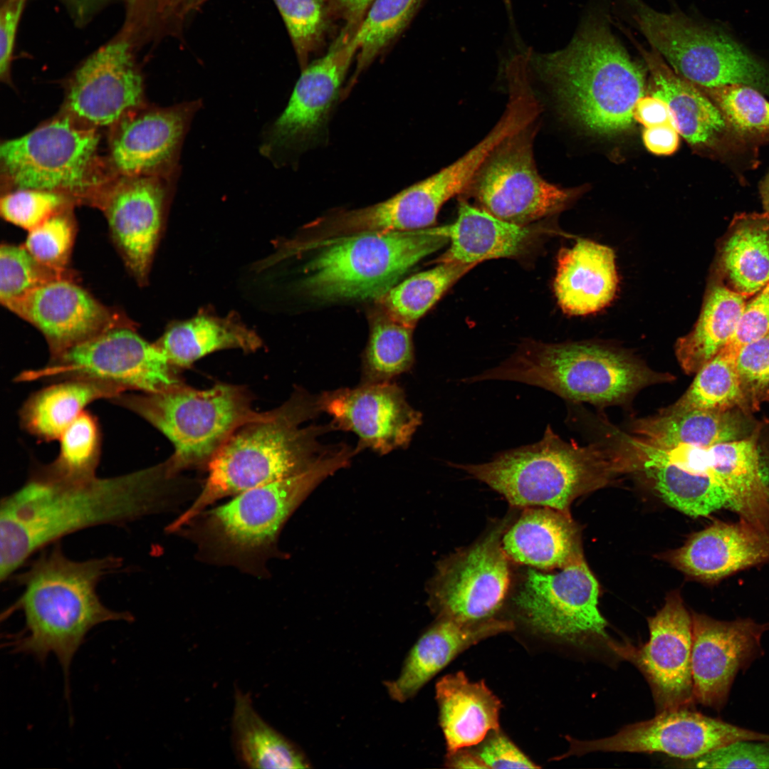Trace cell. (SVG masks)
Wrapping results in <instances>:
<instances>
[{
	"label": "cell",
	"instance_id": "obj_60",
	"mask_svg": "<svg viewBox=\"0 0 769 769\" xmlns=\"http://www.w3.org/2000/svg\"><path fill=\"white\" fill-rule=\"evenodd\" d=\"M204 0H169L167 11L180 17Z\"/></svg>",
	"mask_w": 769,
	"mask_h": 769
},
{
	"label": "cell",
	"instance_id": "obj_42",
	"mask_svg": "<svg viewBox=\"0 0 769 769\" xmlns=\"http://www.w3.org/2000/svg\"><path fill=\"white\" fill-rule=\"evenodd\" d=\"M635 470L644 471L661 498L689 516H708L722 508H728L726 492L708 476L686 473L661 464L641 465Z\"/></svg>",
	"mask_w": 769,
	"mask_h": 769
},
{
	"label": "cell",
	"instance_id": "obj_39",
	"mask_svg": "<svg viewBox=\"0 0 769 769\" xmlns=\"http://www.w3.org/2000/svg\"><path fill=\"white\" fill-rule=\"evenodd\" d=\"M475 265L442 262L395 284L377 302L392 319L414 328L444 292Z\"/></svg>",
	"mask_w": 769,
	"mask_h": 769
},
{
	"label": "cell",
	"instance_id": "obj_23",
	"mask_svg": "<svg viewBox=\"0 0 769 769\" xmlns=\"http://www.w3.org/2000/svg\"><path fill=\"white\" fill-rule=\"evenodd\" d=\"M98 197L126 265L143 282L162 228L164 187L157 175L122 177Z\"/></svg>",
	"mask_w": 769,
	"mask_h": 769
},
{
	"label": "cell",
	"instance_id": "obj_34",
	"mask_svg": "<svg viewBox=\"0 0 769 769\" xmlns=\"http://www.w3.org/2000/svg\"><path fill=\"white\" fill-rule=\"evenodd\" d=\"M718 277L746 298L769 282V214L735 216L719 250Z\"/></svg>",
	"mask_w": 769,
	"mask_h": 769
},
{
	"label": "cell",
	"instance_id": "obj_1",
	"mask_svg": "<svg viewBox=\"0 0 769 769\" xmlns=\"http://www.w3.org/2000/svg\"><path fill=\"white\" fill-rule=\"evenodd\" d=\"M174 478L164 463L106 478H63L41 468L1 501V581L9 579L33 553L63 536L165 510Z\"/></svg>",
	"mask_w": 769,
	"mask_h": 769
},
{
	"label": "cell",
	"instance_id": "obj_40",
	"mask_svg": "<svg viewBox=\"0 0 769 769\" xmlns=\"http://www.w3.org/2000/svg\"><path fill=\"white\" fill-rule=\"evenodd\" d=\"M737 357L736 353L724 346L699 370L685 393L666 409L749 411L741 387Z\"/></svg>",
	"mask_w": 769,
	"mask_h": 769
},
{
	"label": "cell",
	"instance_id": "obj_15",
	"mask_svg": "<svg viewBox=\"0 0 769 769\" xmlns=\"http://www.w3.org/2000/svg\"><path fill=\"white\" fill-rule=\"evenodd\" d=\"M508 520L440 563L429 591L438 618L462 623L494 618L511 583V560L501 542Z\"/></svg>",
	"mask_w": 769,
	"mask_h": 769
},
{
	"label": "cell",
	"instance_id": "obj_53",
	"mask_svg": "<svg viewBox=\"0 0 769 769\" xmlns=\"http://www.w3.org/2000/svg\"><path fill=\"white\" fill-rule=\"evenodd\" d=\"M487 768H538L510 739L493 731L475 752Z\"/></svg>",
	"mask_w": 769,
	"mask_h": 769
},
{
	"label": "cell",
	"instance_id": "obj_13",
	"mask_svg": "<svg viewBox=\"0 0 769 769\" xmlns=\"http://www.w3.org/2000/svg\"><path fill=\"white\" fill-rule=\"evenodd\" d=\"M176 368L156 345L127 325L109 328L53 357L38 370L24 371L19 381L43 378H86L143 393L182 384Z\"/></svg>",
	"mask_w": 769,
	"mask_h": 769
},
{
	"label": "cell",
	"instance_id": "obj_21",
	"mask_svg": "<svg viewBox=\"0 0 769 769\" xmlns=\"http://www.w3.org/2000/svg\"><path fill=\"white\" fill-rule=\"evenodd\" d=\"M691 617L694 699L719 711L737 674L763 655L761 638L769 622L748 618L722 621L695 612Z\"/></svg>",
	"mask_w": 769,
	"mask_h": 769
},
{
	"label": "cell",
	"instance_id": "obj_58",
	"mask_svg": "<svg viewBox=\"0 0 769 769\" xmlns=\"http://www.w3.org/2000/svg\"><path fill=\"white\" fill-rule=\"evenodd\" d=\"M446 763L454 768H487L475 753L464 748L448 755Z\"/></svg>",
	"mask_w": 769,
	"mask_h": 769
},
{
	"label": "cell",
	"instance_id": "obj_31",
	"mask_svg": "<svg viewBox=\"0 0 769 769\" xmlns=\"http://www.w3.org/2000/svg\"><path fill=\"white\" fill-rule=\"evenodd\" d=\"M436 699L448 755L499 731L501 703L484 681L472 682L463 671L446 675L436 682Z\"/></svg>",
	"mask_w": 769,
	"mask_h": 769
},
{
	"label": "cell",
	"instance_id": "obj_51",
	"mask_svg": "<svg viewBox=\"0 0 769 769\" xmlns=\"http://www.w3.org/2000/svg\"><path fill=\"white\" fill-rule=\"evenodd\" d=\"M681 763L697 768H769V741L736 742Z\"/></svg>",
	"mask_w": 769,
	"mask_h": 769
},
{
	"label": "cell",
	"instance_id": "obj_55",
	"mask_svg": "<svg viewBox=\"0 0 769 769\" xmlns=\"http://www.w3.org/2000/svg\"><path fill=\"white\" fill-rule=\"evenodd\" d=\"M679 135L674 125L662 124L644 127L642 132V140L644 147L652 154L666 156L674 154L677 150L679 145Z\"/></svg>",
	"mask_w": 769,
	"mask_h": 769
},
{
	"label": "cell",
	"instance_id": "obj_2",
	"mask_svg": "<svg viewBox=\"0 0 769 769\" xmlns=\"http://www.w3.org/2000/svg\"><path fill=\"white\" fill-rule=\"evenodd\" d=\"M41 550L26 570L11 576L23 590L2 613L1 620L21 611L25 624L21 631L8 634L4 644L11 653L32 656L40 663L54 655L62 668L65 695L69 699L70 665L88 632L104 622H131L134 618L128 612L107 607L97 593L102 578L122 566L121 558L109 555L73 560L58 542Z\"/></svg>",
	"mask_w": 769,
	"mask_h": 769
},
{
	"label": "cell",
	"instance_id": "obj_46",
	"mask_svg": "<svg viewBox=\"0 0 769 769\" xmlns=\"http://www.w3.org/2000/svg\"><path fill=\"white\" fill-rule=\"evenodd\" d=\"M286 24L302 69L324 43L331 17L328 0H273Z\"/></svg>",
	"mask_w": 769,
	"mask_h": 769
},
{
	"label": "cell",
	"instance_id": "obj_7",
	"mask_svg": "<svg viewBox=\"0 0 769 769\" xmlns=\"http://www.w3.org/2000/svg\"><path fill=\"white\" fill-rule=\"evenodd\" d=\"M355 455L347 444H335L303 471L241 492L201 513L191 535L209 560L256 571L273 553L280 530L296 507L323 480L347 467Z\"/></svg>",
	"mask_w": 769,
	"mask_h": 769
},
{
	"label": "cell",
	"instance_id": "obj_49",
	"mask_svg": "<svg viewBox=\"0 0 769 769\" xmlns=\"http://www.w3.org/2000/svg\"><path fill=\"white\" fill-rule=\"evenodd\" d=\"M65 209L28 231L24 247L42 264L64 271L74 239V224Z\"/></svg>",
	"mask_w": 769,
	"mask_h": 769
},
{
	"label": "cell",
	"instance_id": "obj_19",
	"mask_svg": "<svg viewBox=\"0 0 769 769\" xmlns=\"http://www.w3.org/2000/svg\"><path fill=\"white\" fill-rule=\"evenodd\" d=\"M649 639L638 648L614 651L642 672L659 712L688 708L694 701L691 673L692 617L676 592L648 619Z\"/></svg>",
	"mask_w": 769,
	"mask_h": 769
},
{
	"label": "cell",
	"instance_id": "obj_5",
	"mask_svg": "<svg viewBox=\"0 0 769 769\" xmlns=\"http://www.w3.org/2000/svg\"><path fill=\"white\" fill-rule=\"evenodd\" d=\"M502 495L513 507H548L569 513L579 496L627 471L617 445L580 446L548 425L538 442L501 453L479 464H449Z\"/></svg>",
	"mask_w": 769,
	"mask_h": 769
},
{
	"label": "cell",
	"instance_id": "obj_52",
	"mask_svg": "<svg viewBox=\"0 0 769 769\" xmlns=\"http://www.w3.org/2000/svg\"><path fill=\"white\" fill-rule=\"evenodd\" d=\"M769 332V282L746 303L735 333L725 345L738 355L747 344Z\"/></svg>",
	"mask_w": 769,
	"mask_h": 769
},
{
	"label": "cell",
	"instance_id": "obj_47",
	"mask_svg": "<svg viewBox=\"0 0 769 769\" xmlns=\"http://www.w3.org/2000/svg\"><path fill=\"white\" fill-rule=\"evenodd\" d=\"M62 278L64 271L42 264L24 246L1 245L0 300L4 306L42 285Z\"/></svg>",
	"mask_w": 769,
	"mask_h": 769
},
{
	"label": "cell",
	"instance_id": "obj_38",
	"mask_svg": "<svg viewBox=\"0 0 769 769\" xmlns=\"http://www.w3.org/2000/svg\"><path fill=\"white\" fill-rule=\"evenodd\" d=\"M234 754L249 768H309L305 755L268 723L255 709L251 696L236 688L231 721Z\"/></svg>",
	"mask_w": 769,
	"mask_h": 769
},
{
	"label": "cell",
	"instance_id": "obj_24",
	"mask_svg": "<svg viewBox=\"0 0 769 769\" xmlns=\"http://www.w3.org/2000/svg\"><path fill=\"white\" fill-rule=\"evenodd\" d=\"M46 338L52 357L118 325L88 292L62 278L39 286L6 306Z\"/></svg>",
	"mask_w": 769,
	"mask_h": 769
},
{
	"label": "cell",
	"instance_id": "obj_11",
	"mask_svg": "<svg viewBox=\"0 0 769 769\" xmlns=\"http://www.w3.org/2000/svg\"><path fill=\"white\" fill-rule=\"evenodd\" d=\"M96 129L67 115L1 143V170L14 189H36L68 197L98 196L105 187Z\"/></svg>",
	"mask_w": 769,
	"mask_h": 769
},
{
	"label": "cell",
	"instance_id": "obj_27",
	"mask_svg": "<svg viewBox=\"0 0 769 769\" xmlns=\"http://www.w3.org/2000/svg\"><path fill=\"white\" fill-rule=\"evenodd\" d=\"M189 115L188 108L135 110L113 127L111 165L122 177L152 176L173 158Z\"/></svg>",
	"mask_w": 769,
	"mask_h": 769
},
{
	"label": "cell",
	"instance_id": "obj_6",
	"mask_svg": "<svg viewBox=\"0 0 769 769\" xmlns=\"http://www.w3.org/2000/svg\"><path fill=\"white\" fill-rule=\"evenodd\" d=\"M632 354L592 342H523L501 365L466 382L488 380L519 382L572 402L599 406L622 404L644 387L673 381Z\"/></svg>",
	"mask_w": 769,
	"mask_h": 769
},
{
	"label": "cell",
	"instance_id": "obj_56",
	"mask_svg": "<svg viewBox=\"0 0 769 769\" xmlns=\"http://www.w3.org/2000/svg\"><path fill=\"white\" fill-rule=\"evenodd\" d=\"M634 121L649 127L662 124L676 126L671 111L662 99L651 95H644L638 100L633 110Z\"/></svg>",
	"mask_w": 769,
	"mask_h": 769
},
{
	"label": "cell",
	"instance_id": "obj_33",
	"mask_svg": "<svg viewBox=\"0 0 769 769\" xmlns=\"http://www.w3.org/2000/svg\"><path fill=\"white\" fill-rule=\"evenodd\" d=\"M446 226L450 245L439 263L476 265L486 260L517 256L533 238L528 226L503 221L464 200L459 203L456 219Z\"/></svg>",
	"mask_w": 769,
	"mask_h": 769
},
{
	"label": "cell",
	"instance_id": "obj_4",
	"mask_svg": "<svg viewBox=\"0 0 769 769\" xmlns=\"http://www.w3.org/2000/svg\"><path fill=\"white\" fill-rule=\"evenodd\" d=\"M322 411L318 394L297 388L278 408L240 427L209 462L208 476L192 504L171 524L180 530L216 501L303 471L333 446L319 441L330 423L306 425Z\"/></svg>",
	"mask_w": 769,
	"mask_h": 769
},
{
	"label": "cell",
	"instance_id": "obj_16",
	"mask_svg": "<svg viewBox=\"0 0 769 769\" xmlns=\"http://www.w3.org/2000/svg\"><path fill=\"white\" fill-rule=\"evenodd\" d=\"M568 741L570 750L563 758L593 752L661 753L688 760L738 741H769V734L681 708L625 726L609 737L587 741L568 738Z\"/></svg>",
	"mask_w": 769,
	"mask_h": 769
},
{
	"label": "cell",
	"instance_id": "obj_48",
	"mask_svg": "<svg viewBox=\"0 0 769 769\" xmlns=\"http://www.w3.org/2000/svg\"><path fill=\"white\" fill-rule=\"evenodd\" d=\"M69 197L56 192L36 189H14L1 199L2 217L30 231L56 213L65 209Z\"/></svg>",
	"mask_w": 769,
	"mask_h": 769
},
{
	"label": "cell",
	"instance_id": "obj_8",
	"mask_svg": "<svg viewBox=\"0 0 769 769\" xmlns=\"http://www.w3.org/2000/svg\"><path fill=\"white\" fill-rule=\"evenodd\" d=\"M449 242L446 225L326 240L305 266L303 287L326 301L378 299L413 266Z\"/></svg>",
	"mask_w": 769,
	"mask_h": 769
},
{
	"label": "cell",
	"instance_id": "obj_45",
	"mask_svg": "<svg viewBox=\"0 0 769 769\" xmlns=\"http://www.w3.org/2000/svg\"><path fill=\"white\" fill-rule=\"evenodd\" d=\"M60 453L50 465L41 469L50 475L68 479H83L95 476L100 434L96 419L83 412L58 439Z\"/></svg>",
	"mask_w": 769,
	"mask_h": 769
},
{
	"label": "cell",
	"instance_id": "obj_44",
	"mask_svg": "<svg viewBox=\"0 0 769 769\" xmlns=\"http://www.w3.org/2000/svg\"><path fill=\"white\" fill-rule=\"evenodd\" d=\"M700 88L746 145L769 142V101L762 93L744 85Z\"/></svg>",
	"mask_w": 769,
	"mask_h": 769
},
{
	"label": "cell",
	"instance_id": "obj_14",
	"mask_svg": "<svg viewBox=\"0 0 769 769\" xmlns=\"http://www.w3.org/2000/svg\"><path fill=\"white\" fill-rule=\"evenodd\" d=\"M559 570H525L513 596L520 617L533 630L568 642L608 640L599 585L584 559Z\"/></svg>",
	"mask_w": 769,
	"mask_h": 769
},
{
	"label": "cell",
	"instance_id": "obj_22",
	"mask_svg": "<svg viewBox=\"0 0 769 769\" xmlns=\"http://www.w3.org/2000/svg\"><path fill=\"white\" fill-rule=\"evenodd\" d=\"M661 461L714 480L726 492L729 509L740 519L769 531V487L761 475L755 438L710 446L681 444L663 450Z\"/></svg>",
	"mask_w": 769,
	"mask_h": 769
},
{
	"label": "cell",
	"instance_id": "obj_25",
	"mask_svg": "<svg viewBox=\"0 0 769 769\" xmlns=\"http://www.w3.org/2000/svg\"><path fill=\"white\" fill-rule=\"evenodd\" d=\"M633 41L650 73L652 95L666 103L679 133L689 144L723 158L747 147L700 88L676 73L655 49L647 51Z\"/></svg>",
	"mask_w": 769,
	"mask_h": 769
},
{
	"label": "cell",
	"instance_id": "obj_26",
	"mask_svg": "<svg viewBox=\"0 0 769 769\" xmlns=\"http://www.w3.org/2000/svg\"><path fill=\"white\" fill-rule=\"evenodd\" d=\"M666 560L697 580L714 583L740 570L769 561V531L740 519L716 520L692 535Z\"/></svg>",
	"mask_w": 769,
	"mask_h": 769
},
{
	"label": "cell",
	"instance_id": "obj_29",
	"mask_svg": "<svg viewBox=\"0 0 769 769\" xmlns=\"http://www.w3.org/2000/svg\"><path fill=\"white\" fill-rule=\"evenodd\" d=\"M617 287L611 248L579 239L571 248L560 251L553 288L565 313L585 315L600 311L613 300Z\"/></svg>",
	"mask_w": 769,
	"mask_h": 769
},
{
	"label": "cell",
	"instance_id": "obj_41",
	"mask_svg": "<svg viewBox=\"0 0 769 769\" xmlns=\"http://www.w3.org/2000/svg\"><path fill=\"white\" fill-rule=\"evenodd\" d=\"M412 330L382 310L374 314L362 357L360 383L392 381L412 368L414 362Z\"/></svg>",
	"mask_w": 769,
	"mask_h": 769
},
{
	"label": "cell",
	"instance_id": "obj_12",
	"mask_svg": "<svg viewBox=\"0 0 769 769\" xmlns=\"http://www.w3.org/2000/svg\"><path fill=\"white\" fill-rule=\"evenodd\" d=\"M537 131L535 121L503 140L464 192L492 215L521 226L563 210L580 192L550 183L539 174L533 156Z\"/></svg>",
	"mask_w": 769,
	"mask_h": 769
},
{
	"label": "cell",
	"instance_id": "obj_50",
	"mask_svg": "<svg viewBox=\"0 0 769 769\" xmlns=\"http://www.w3.org/2000/svg\"><path fill=\"white\" fill-rule=\"evenodd\" d=\"M737 370L748 410L769 398V332L739 352Z\"/></svg>",
	"mask_w": 769,
	"mask_h": 769
},
{
	"label": "cell",
	"instance_id": "obj_57",
	"mask_svg": "<svg viewBox=\"0 0 769 769\" xmlns=\"http://www.w3.org/2000/svg\"><path fill=\"white\" fill-rule=\"evenodd\" d=\"M335 15L345 24L360 26L375 0H328Z\"/></svg>",
	"mask_w": 769,
	"mask_h": 769
},
{
	"label": "cell",
	"instance_id": "obj_30",
	"mask_svg": "<svg viewBox=\"0 0 769 769\" xmlns=\"http://www.w3.org/2000/svg\"><path fill=\"white\" fill-rule=\"evenodd\" d=\"M501 542L511 561L540 570L560 569L583 558L570 514L551 508H525Z\"/></svg>",
	"mask_w": 769,
	"mask_h": 769
},
{
	"label": "cell",
	"instance_id": "obj_9",
	"mask_svg": "<svg viewBox=\"0 0 769 769\" xmlns=\"http://www.w3.org/2000/svg\"><path fill=\"white\" fill-rule=\"evenodd\" d=\"M112 399L142 417L172 443L174 452L164 463L174 478L188 469L207 467L234 432L267 413L254 411L246 390L228 384L201 390L182 383L159 392L123 393Z\"/></svg>",
	"mask_w": 769,
	"mask_h": 769
},
{
	"label": "cell",
	"instance_id": "obj_20",
	"mask_svg": "<svg viewBox=\"0 0 769 769\" xmlns=\"http://www.w3.org/2000/svg\"><path fill=\"white\" fill-rule=\"evenodd\" d=\"M357 29L344 25L325 54L302 69L287 107L273 126L271 146L301 150L324 135L330 111L357 53Z\"/></svg>",
	"mask_w": 769,
	"mask_h": 769
},
{
	"label": "cell",
	"instance_id": "obj_17",
	"mask_svg": "<svg viewBox=\"0 0 769 769\" xmlns=\"http://www.w3.org/2000/svg\"><path fill=\"white\" fill-rule=\"evenodd\" d=\"M320 409L331 417L333 431L354 433L355 454L370 449L380 455L406 449L422 422L393 381L360 383L318 394Z\"/></svg>",
	"mask_w": 769,
	"mask_h": 769
},
{
	"label": "cell",
	"instance_id": "obj_32",
	"mask_svg": "<svg viewBox=\"0 0 769 769\" xmlns=\"http://www.w3.org/2000/svg\"><path fill=\"white\" fill-rule=\"evenodd\" d=\"M741 409L670 411L638 419L631 426L634 438L668 448L681 444L710 446L748 437L749 426Z\"/></svg>",
	"mask_w": 769,
	"mask_h": 769
},
{
	"label": "cell",
	"instance_id": "obj_3",
	"mask_svg": "<svg viewBox=\"0 0 769 769\" xmlns=\"http://www.w3.org/2000/svg\"><path fill=\"white\" fill-rule=\"evenodd\" d=\"M525 53L530 72L550 85L563 113L581 128L613 136L633 127L646 70L613 33L604 11L587 12L565 48Z\"/></svg>",
	"mask_w": 769,
	"mask_h": 769
},
{
	"label": "cell",
	"instance_id": "obj_36",
	"mask_svg": "<svg viewBox=\"0 0 769 769\" xmlns=\"http://www.w3.org/2000/svg\"><path fill=\"white\" fill-rule=\"evenodd\" d=\"M126 390L116 384L86 378H70L32 395L21 411L23 427L45 441L58 439L90 403L113 399Z\"/></svg>",
	"mask_w": 769,
	"mask_h": 769
},
{
	"label": "cell",
	"instance_id": "obj_35",
	"mask_svg": "<svg viewBox=\"0 0 769 769\" xmlns=\"http://www.w3.org/2000/svg\"><path fill=\"white\" fill-rule=\"evenodd\" d=\"M746 299L718 277L712 281L694 328L675 345L676 359L686 374H696L729 342Z\"/></svg>",
	"mask_w": 769,
	"mask_h": 769
},
{
	"label": "cell",
	"instance_id": "obj_37",
	"mask_svg": "<svg viewBox=\"0 0 769 769\" xmlns=\"http://www.w3.org/2000/svg\"><path fill=\"white\" fill-rule=\"evenodd\" d=\"M156 345L175 367H187L214 351L236 348L255 352L262 346L256 332L234 316L199 313L169 325Z\"/></svg>",
	"mask_w": 769,
	"mask_h": 769
},
{
	"label": "cell",
	"instance_id": "obj_10",
	"mask_svg": "<svg viewBox=\"0 0 769 769\" xmlns=\"http://www.w3.org/2000/svg\"><path fill=\"white\" fill-rule=\"evenodd\" d=\"M679 75L699 88L750 86L769 95V69L728 36L681 11L664 13L642 0H614Z\"/></svg>",
	"mask_w": 769,
	"mask_h": 769
},
{
	"label": "cell",
	"instance_id": "obj_28",
	"mask_svg": "<svg viewBox=\"0 0 769 769\" xmlns=\"http://www.w3.org/2000/svg\"><path fill=\"white\" fill-rule=\"evenodd\" d=\"M514 627L513 622L495 617L476 623L438 618L411 649L399 676L384 684L389 695L398 702L406 701L460 653Z\"/></svg>",
	"mask_w": 769,
	"mask_h": 769
},
{
	"label": "cell",
	"instance_id": "obj_54",
	"mask_svg": "<svg viewBox=\"0 0 769 769\" xmlns=\"http://www.w3.org/2000/svg\"><path fill=\"white\" fill-rule=\"evenodd\" d=\"M27 0H1L0 9V76L9 80L19 23Z\"/></svg>",
	"mask_w": 769,
	"mask_h": 769
},
{
	"label": "cell",
	"instance_id": "obj_61",
	"mask_svg": "<svg viewBox=\"0 0 769 769\" xmlns=\"http://www.w3.org/2000/svg\"><path fill=\"white\" fill-rule=\"evenodd\" d=\"M759 192L764 211L769 214V172L760 182Z\"/></svg>",
	"mask_w": 769,
	"mask_h": 769
},
{
	"label": "cell",
	"instance_id": "obj_43",
	"mask_svg": "<svg viewBox=\"0 0 769 769\" xmlns=\"http://www.w3.org/2000/svg\"><path fill=\"white\" fill-rule=\"evenodd\" d=\"M424 0H375L355 38L358 46L356 66L349 86L360 74L406 30Z\"/></svg>",
	"mask_w": 769,
	"mask_h": 769
},
{
	"label": "cell",
	"instance_id": "obj_59",
	"mask_svg": "<svg viewBox=\"0 0 769 769\" xmlns=\"http://www.w3.org/2000/svg\"><path fill=\"white\" fill-rule=\"evenodd\" d=\"M75 19L83 23L105 0H63Z\"/></svg>",
	"mask_w": 769,
	"mask_h": 769
},
{
	"label": "cell",
	"instance_id": "obj_18",
	"mask_svg": "<svg viewBox=\"0 0 769 769\" xmlns=\"http://www.w3.org/2000/svg\"><path fill=\"white\" fill-rule=\"evenodd\" d=\"M143 93L131 46L120 38L102 46L75 70L66 91V115L90 127H114L140 108Z\"/></svg>",
	"mask_w": 769,
	"mask_h": 769
}]
</instances>
